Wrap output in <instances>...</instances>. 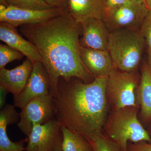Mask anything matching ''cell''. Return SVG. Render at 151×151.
Masks as SVG:
<instances>
[{
    "mask_svg": "<svg viewBox=\"0 0 151 151\" xmlns=\"http://www.w3.org/2000/svg\"><path fill=\"white\" fill-rule=\"evenodd\" d=\"M138 106L111 110L103 130L106 137L118 144L122 151H127L129 142L135 143L151 142L150 134L139 119Z\"/></svg>",
    "mask_w": 151,
    "mask_h": 151,
    "instance_id": "3",
    "label": "cell"
},
{
    "mask_svg": "<svg viewBox=\"0 0 151 151\" xmlns=\"http://www.w3.org/2000/svg\"><path fill=\"white\" fill-rule=\"evenodd\" d=\"M137 98L141 119L144 123H148L151 121V72L147 63L142 67Z\"/></svg>",
    "mask_w": 151,
    "mask_h": 151,
    "instance_id": "17",
    "label": "cell"
},
{
    "mask_svg": "<svg viewBox=\"0 0 151 151\" xmlns=\"http://www.w3.org/2000/svg\"><path fill=\"white\" fill-rule=\"evenodd\" d=\"M147 63L151 72V52H148Z\"/></svg>",
    "mask_w": 151,
    "mask_h": 151,
    "instance_id": "27",
    "label": "cell"
},
{
    "mask_svg": "<svg viewBox=\"0 0 151 151\" xmlns=\"http://www.w3.org/2000/svg\"><path fill=\"white\" fill-rule=\"evenodd\" d=\"M33 63L32 71L24 89L14 97L15 107L22 109L34 98L50 94V79L47 71L41 62Z\"/></svg>",
    "mask_w": 151,
    "mask_h": 151,
    "instance_id": "9",
    "label": "cell"
},
{
    "mask_svg": "<svg viewBox=\"0 0 151 151\" xmlns=\"http://www.w3.org/2000/svg\"><path fill=\"white\" fill-rule=\"evenodd\" d=\"M61 125L56 118L36 125L26 139V151H63Z\"/></svg>",
    "mask_w": 151,
    "mask_h": 151,
    "instance_id": "8",
    "label": "cell"
},
{
    "mask_svg": "<svg viewBox=\"0 0 151 151\" xmlns=\"http://www.w3.org/2000/svg\"><path fill=\"white\" fill-rule=\"evenodd\" d=\"M24 55L9 46L0 44V69L4 68L7 64L15 60H20Z\"/></svg>",
    "mask_w": 151,
    "mask_h": 151,
    "instance_id": "21",
    "label": "cell"
},
{
    "mask_svg": "<svg viewBox=\"0 0 151 151\" xmlns=\"http://www.w3.org/2000/svg\"><path fill=\"white\" fill-rule=\"evenodd\" d=\"M33 63L27 58L21 65L9 70L5 68L0 69V86L14 97L24 89L32 71Z\"/></svg>",
    "mask_w": 151,
    "mask_h": 151,
    "instance_id": "12",
    "label": "cell"
},
{
    "mask_svg": "<svg viewBox=\"0 0 151 151\" xmlns=\"http://www.w3.org/2000/svg\"><path fill=\"white\" fill-rule=\"evenodd\" d=\"M148 52H151V12L150 11L139 29Z\"/></svg>",
    "mask_w": 151,
    "mask_h": 151,
    "instance_id": "22",
    "label": "cell"
},
{
    "mask_svg": "<svg viewBox=\"0 0 151 151\" xmlns=\"http://www.w3.org/2000/svg\"><path fill=\"white\" fill-rule=\"evenodd\" d=\"M19 31L37 48L50 79V93L60 78H76L86 83L94 80L80 55L81 24L68 12L43 22L22 26Z\"/></svg>",
    "mask_w": 151,
    "mask_h": 151,
    "instance_id": "1",
    "label": "cell"
},
{
    "mask_svg": "<svg viewBox=\"0 0 151 151\" xmlns=\"http://www.w3.org/2000/svg\"><path fill=\"white\" fill-rule=\"evenodd\" d=\"M145 2L149 11L151 12V0H145Z\"/></svg>",
    "mask_w": 151,
    "mask_h": 151,
    "instance_id": "28",
    "label": "cell"
},
{
    "mask_svg": "<svg viewBox=\"0 0 151 151\" xmlns=\"http://www.w3.org/2000/svg\"><path fill=\"white\" fill-rule=\"evenodd\" d=\"M108 77L86 83L76 78H60L50 93L55 118L62 127L88 142L102 134L109 114L106 94Z\"/></svg>",
    "mask_w": 151,
    "mask_h": 151,
    "instance_id": "2",
    "label": "cell"
},
{
    "mask_svg": "<svg viewBox=\"0 0 151 151\" xmlns=\"http://www.w3.org/2000/svg\"><path fill=\"white\" fill-rule=\"evenodd\" d=\"M81 60L94 78L108 77L114 68L108 50H100L80 47Z\"/></svg>",
    "mask_w": 151,
    "mask_h": 151,
    "instance_id": "13",
    "label": "cell"
},
{
    "mask_svg": "<svg viewBox=\"0 0 151 151\" xmlns=\"http://www.w3.org/2000/svg\"><path fill=\"white\" fill-rule=\"evenodd\" d=\"M18 127L28 136L36 125L42 124L55 118L54 105L50 94L35 98L21 109Z\"/></svg>",
    "mask_w": 151,
    "mask_h": 151,
    "instance_id": "7",
    "label": "cell"
},
{
    "mask_svg": "<svg viewBox=\"0 0 151 151\" xmlns=\"http://www.w3.org/2000/svg\"><path fill=\"white\" fill-rule=\"evenodd\" d=\"M0 4L1 5L4 6L6 7H8L9 6L6 0H0Z\"/></svg>",
    "mask_w": 151,
    "mask_h": 151,
    "instance_id": "29",
    "label": "cell"
},
{
    "mask_svg": "<svg viewBox=\"0 0 151 151\" xmlns=\"http://www.w3.org/2000/svg\"><path fill=\"white\" fill-rule=\"evenodd\" d=\"M0 40L24 55L33 63L40 62L41 57L36 47L23 37L16 28L4 22H0Z\"/></svg>",
    "mask_w": 151,
    "mask_h": 151,
    "instance_id": "14",
    "label": "cell"
},
{
    "mask_svg": "<svg viewBox=\"0 0 151 151\" xmlns=\"http://www.w3.org/2000/svg\"><path fill=\"white\" fill-rule=\"evenodd\" d=\"M68 11L58 8L44 10H32L9 6L0 11V22H4L14 27L36 24L58 16Z\"/></svg>",
    "mask_w": 151,
    "mask_h": 151,
    "instance_id": "10",
    "label": "cell"
},
{
    "mask_svg": "<svg viewBox=\"0 0 151 151\" xmlns=\"http://www.w3.org/2000/svg\"><path fill=\"white\" fill-rule=\"evenodd\" d=\"M49 5L54 8L68 11V0H42Z\"/></svg>",
    "mask_w": 151,
    "mask_h": 151,
    "instance_id": "23",
    "label": "cell"
},
{
    "mask_svg": "<svg viewBox=\"0 0 151 151\" xmlns=\"http://www.w3.org/2000/svg\"><path fill=\"white\" fill-rule=\"evenodd\" d=\"M63 151H92L90 143L81 135L61 127Z\"/></svg>",
    "mask_w": 151,
    "mask_h": 151,
    "instance_id": "18",
    "label": "cell"
},
{
    "mask_svg": "<svg viewBox=\"0 0 151 151\" xmlns=\"http://www.w3.org/2000/svg\"><path fill=\"white\" fill-rule=\"evenodd\" d=\"M132 151H138L135 150H132Z\"/></svg>",
    "mask_w": 151,
    "mask_h": 151,
    "instance_id": "30",
    "label": "cell"
},
{
    "mask_svg": "<svg viewBox=\"0 0 151 151\" xmlns=\"http://www.w3.org/2000/svg\"><path fill=\"white\" fill-rule=\"evenodd\" d=\"M14 105L6 104L0 112V151H24L26 139L14 142L9 139L6 132L7 127L19 121V113Z\"/></svg>",
    "mask_w": 151,
    "mask_h": 151,
    "instance_id": "16",
    "label": "cell"
},
{
    "mask_svg": "<svg viewBox=\"0 0 151 151\" xmlns=\"http://www.w3.org/2000/svg\"><path fill=\"white\" fill-rule=\"evenodd\" d=\"M140 78L137 70L126 72L113 68L108 76L106 86V96L111 110L139 107L137 92Z\"/></svg>",
    "mask_w": 151,
    "mask_h": 151,
    "instance_id": "5",
    "label": "cell"
},
{
    "mask_svg": "<svg viewBox=\"0 0 151 151\" xmlns=\"http://www.w3.org/2000/svg\"><path fill=\"white\" fill-rule=\"evenodd\" d=\"M105 12V0H68V12L78 23L90 18L103 21Z\"/></svg>",
    "mask_w": 151,
    "mask_h": 151,
    "instance_id": "15",
    "label": "cell"
},
{
    "mask_svg": "<svg viewBox=\"0 0 151 151\" xmlns=\"http://www.w3.org/2000/svg\"><path fill=\"white\" fill-rule=\"evenodd\" d=\"M145 46L139 30L119 29L110 32L108 50L114 68L121 71L137 70Z\"/></svg>",
    "mask_w": 151,
    "mask_h": 151,
    "instance_id": "4",
    "label": "cell"
},
{
    "mask_svg": "<svg viewBox=\"0 0 151 151\" xmlns=\"http://www.w3.org/2000/svg\"><path fill=\"white\" fill-rule=\"evenodd\" d=\"M81 24V46L94 49L108 50L110 32L103 20L90 18Z\"/></svg>",
    "mask_w": 151,
    "mask_h": 151,
    "instance_id": "11",
    "label": "cell"
},
{
    "mask_svg": "<svg viewBox=\"0 0 151 151\" xmlns=\"http://www.w3.org/2000/svg\"><path fill=\"white\" fill-rule=\"evenodd\" d=\"M142 1H145V0H142Z\"/></svg>",
    "mask_w": 151,
    "mask_h": 151,
    "instance_id": "31",
    "label": "cell"
},
{
    "mask_svg": "<svg viewBox=\"0 0 151 151\" xmlns=\"http://www.w3.org/2000/svg\"><path fill=\"white\" fill-rule=\"evenodd\" d=\"M132 150L138 151H151V144L141 142L132 146Z\"/></svg>",
    "mask_w": 151,
    "mask_h": 151,
    "instance_id": "25",
    "label": "cell"
},
{
    "mask_svg": "<svg viewBox=\"0 0 151 151\" xmlns=\"http://www.w3.org/2000/svg\"><path fill=\"white\" fill-rule=\"evenodd\" d=\"M8 93L7 91L0 86V108L2 109L6 104V98L7 94Z\"/></svg>",
    "mask_w": 151,
    "mask_h": 151,
    "instance_id": "26",
    "label": "cell"
},
{
    "mask_svg": "<svg viewBox=\"0 0 151 151\" xmlns=\"http://www.w3.org/2000/svg\"><path fill=\"white\" fill-rule=\"evenodd\" d=\"M89 142L92 151H122L118 144L103 134Z\"/></svg>",
    "mask_w": 151,
    "mask_h": 151,
    "instance_id": "19",
    "label": "cell"
},
{
    "mask_svg": "<svg viewBox=\"0 0 151 151\" xmlns=\"http://www.w3.org/2000/svg\"><path fill=\"white\" fill-rule=\"evenodd\" d=\"M149 12L145 1L129 0L107 13L103 21L110 32L119 29L138 30Z\"/></svg>",
    "mask_w": 151,
    "mask_h": 151,
    "instance_id": "6",
    "label": "cell"
},
{
    "mask_svg": "<svg viewBox=\"0 0 151 151\" xmlns=\"http://www.w3.org/2000/svg\"><path fill=\"white\" fill-rule=\"evenodd\" d=\"M9 6L25 9L44 10L54 8L42 0H6Z\"/></svg>",
    "mask_w": 151,
    "mask_h": 151,
    "instance_id": "20",
    "label": "cell"
},
{
    "mask_svg": "<svg viewBox=\"0 0 151 151\" xmlns=\"http://www.w3.org/2000/svg\"><path fill=\"white\" fill-rule=\"evenodd\" d=\"M129 1V0H105L106 8L105 14L110 11L113 10L124 4Z\"/></svg>",
    "mask_w": 151,
    "mask_h": 151,
    "instance_id": "24",
    "label": "cell"
}]
</instances>
